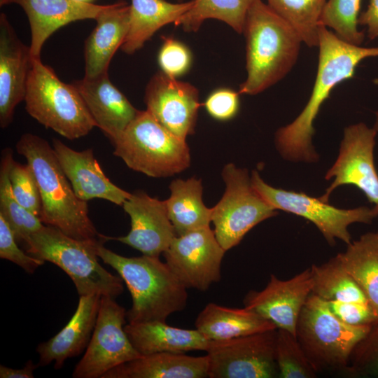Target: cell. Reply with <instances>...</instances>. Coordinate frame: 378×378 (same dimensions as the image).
I'll return each mask as SVG.
<instances>
[{"instance_id": "obj_43", "label": "cell", "mask_w": 378, "mask_h": 378, "mask_svg": "<svg viewBox=\"0 0 378 378\" xmlns=\"http://www.w3.org/2000/svg\"><path fill=\"white\" fill-rule=\"evenodd\" d=\"M39 367L34 363L32 360H29L24 366L20 369H13L5 365H0L1 378H33L34 371Z\"/></svg>"}, {"instance_id": "obj_15", "label": "cell", "mask_w": 378, "mask_h": 378, "mask_svg": "<svg viewBox=\"0 0 378 378\" xmlns=\"http://www.w3.org/2000/svg\"><path fill=\"white\" fill-rule=\"evenodd\" d=\"M144 102L146 111L176 136L186 140L195 132L200 103L192 84L158 72L148 83Z\"/></svg>"}, {"instance_id": "obj_30", "label": "cell", "mask_w": 378, "mask_h": 378, "mask_svg": "<svg viewBox=\"0 0 378 378\" xmlns=\"http://www.w3.org/2000/svg\"><path fill=\"white\" fill-rule=\"evenodd\" d=\"M310 270L313 282L312 294L326 301L369 302L337 255L320 265H312Z\"/></svg>"}, {"instance_id": "obj_3", "label": "cell", "mask_w": 378, "mask_h": 378, "mask_svg": "<svg viewBox=\"0 0 378 378\" xmlns=\"http://www.w3.org/2000/svg\"><path fill=\"white\" fill-rule=\"evenodd\" d=\"M16 150L26 158L35 174L41 200L39 218L42 223L77 239L101 238L89 217L87 202L76 195L48 142L25 133L18 141Z\"/></svg>"}, {"instance_id": "obj_34", "label": "cell", "mask_w": 378, "mask_h": 378, "mask_svg": "<svg viewBox=\"0 0 378 378\" xmlns=\"http://www.w3.org/2000/svg\"><path fill=\"white\" fill-rule=\"evenodd\" d=\"M361 0H326L320 24L332 29L341 40L360 46L365 34L358 29Z\"/></svg>"}, {"instance_id": "obj_28", "label": "cell", "mask_w": 378, "mask_h": 378, "mask_svg": "<svg viewBox=\"0 0 378 378\" xmlns=\"http://www.w3.org/2000/svg\"><path fill=\"white\" fill-rule=\"evenodd\" d=\"M201 179H175L169 185L170 196L164 200L169 218L176 236L209 227L212 208L202 200Z\"/></svg>"}, {"instance_id": "obj_42", "label": "cell", "mask_w": 378, "mask_h": 378, "mask_svg": "<svg viewBox=\"0 0 378 378\" xmlns=\"http://www.w3.org/2000/svg\"><path fill=\"white\" fill-rule=\"evenodd\" d=\"M358 24L366 27L370 39L378 37V0H369L367 9L358 18Z\"/></svg>"}, {"instance_id": "obj_12", "label": "cell", "mask_w": 378, "mask_h": 378, "mask_svg": "<svg viewBox=\"0 0 378 378\" xmlns=\"http://www.w3.org/2000/svg\"><path fill=\"white\" fill-rule=\"evenodd\" d=\"M126 313L115 298L101 297L92 335L83 356L74 368V378H102L115 367L141 356L125 331Z\"/></svg>"}, {"instance_id": "obj_9", "label": "cell", "mask_w": 378, "mask_h": 378, "mask_svg": "<svg viewBox=\"0 0 378 378\" xmlns=\"http://www.w3.org/2000/svg\"><path fill=\"white\" fill-rule=\"evenodd\" d=\"M221 174L225 190L212 208L211 223L218 241L227 251L253 227L278 212L253 188L247 169L229 163Z\"/></svg>"}, {"instance_id": "obj_25", "label": "cell", "mask_w": 378, "mask_h": 378, "mask_svg": "<svg viewBox=\"0 0 378 378\" xmlns=\"http://www.w3.org/2000/svg\"><path fill=\"white\" fill-rule=\"evenodd\" d=\"M124 329L132 346L141 356L161 352L206 351L209 343L197 329L176 328L160 321L128 323Z\"/></svg>"}, {"instance_id": "obj_31", "label": "cell", "mask_w": 378, "mask_h": 378, "mask_svg": "<svg viewBox=\"0 0 378 378\" xmlns=\"http://www.w3.org/2000/svg\"><path fill=\"white\" fill-rule=\"evenodd\" d=\"M255 0H194L192 7L174 23L185 31H197L209 19L224 22L242 33L247 12Z\"/></svg>"}, {"instance_id": "obj_11", "label": "cell", "mask_w": 378, "mask_h": 378, "mask_svg": "<svg viewBox=\"0 0 378 378\" xmlns=\"http://www.w3.org/2000/svg\"><path fill=\"white\" fill-rule=\"evenodd\" d=\"M277 328L225 340L209 341V378H273Z\"/></svg>"}, {"instance_id": "obj_21", "label": "cell", "mask_w": 378, "mask_h": 378, "mask_svg": "<svg viewBox=\"0 0 378 378\" xmlns=\"http://www.w3.org/2000/svg\"><path fill=\"white\" fill-rule=\"evenodd\" d=\"M97 127L114 141L139 110L111 83L108 74L74 81Z\"/></svg>"}, {"instance_id": "obj_46", "label": "cell", "mask_w": 378, "mask_h": 378, "mask_svg": "<svg viewBox=\"0 0 378 378\" xmlns=\"http://www.w3.org/2000/svg\"><path fill=\"white\" fill-rule=\"evenodd\" d=\"M177 1H178L181 2V1H183V0H177Z\"/></svg>"}, {"instance_id": "obj_29", "label": "cell", "mask_w": 378, "mask_h": 378, "mask_svg": "<svg viewBox=\"0 0 378 378\" xmlns=\"http://www.w3.org/2000/svg\"><path fill=\"white\" fill-rule=\"evenodd\" d=\"M378 318V232L362 234L337 255Z\"/></svg>"}, {"instance_id": "obj_22", "label": "cell", "mask_w": 378, "mask_h": 378, "mask_svg": "<svg viewBox=\"0 0 378 378\" xmlns=\"http://www.w3.org/2000/svg\"><path fill=\"white\" fill-rule=\"evenodd\" d=\"M100 295L79 297L77 308L66 326L49 340L36 347L39 367L55 361L59 370L68 358L80 355L88 346L96 323L101 300Z\"/></svg>"}, {"instance_id": "obj_38", "label": "cell", "mask_w": 378, "mask_h": 378, "mask_svg": "<svg viewBox=\"0 0 378 378\" xmlns=\"http://www.w3.org/2000/svg\"><path fill=\"white\" fill-rule=\"evenodd\" d=\"M158 61L162 72L177 78L189 70L192 64V54L183 43L173 37L162 36Z\"/></svg>"}, {"instance_id": "obj_2", "label": "cell", "mask_w": 378, "mask_h": 378, "mask_svg": "<svg viewBox=\"0 0 378 378\" xmlns=\"http://www.w3.org/2000/svg\"><path fill=\"white\" fill-rule=\"evenodd\" d=\"M242 33L247 76L239 92L257 94L289 73L302 41L296 31L262 0H255L249 8Z\"/></svg>"}, {"instance_id": "obj_27", "label": "cell", "mask_w": 378, "mask_h": 378, "mask_svg": "<svg viewBox=\"0 0 378 378\" xmlns=\"http://www.w3.org/2000/svg\"><path fill=\"white\" fill-rule=\"evenodd\" d=\"M194 0L171 3L165 0H132L130 27L121 46L128 55L134 54L162 27L175 22L189 10Z\"/></svg>"}, {"instance_id": "obj_32", "label": "cell", "mask_w": 378, "mask_h": 378, "mask_svg": "<svg viewBox=\"0 0 378 378\" xmlns=\"http://www.w3.org/2000/svg\"><path fill=\"white\" fill-rule=\"evenodd\" d=\"M10 148L2 150L0 166V215L9 225L18 243H25L44 224L40 218L29 211L15 199L8 177L13 159Z\"/></svg>"}, {"instance_id": "obj_45", "label": "cell", "mask_w": 378, "mask_h": 378, "mask_svg": "<svg viewBox=\"0 0 378 378\" xmlns=\"http://www.w3.org/2000/svg\"><path fill=\"white\" fill-rule=\"evenodd\" d=\"M78 1L84 2V3H92L94 0H77Z\"/></svg>"}, {"instance_id": "obj_5", "label": "cell", "mask_w": 378, "mask_h": 378, "mask_svg": "<svg viewBox=\"0 0 378 378\" xmlns=\"http://www.w3.org/2000/svg\"><path fill=\"white\" fill-rule=\"evenodd\" d=\"M106 241L103 234L98 239H77L43 225L24 244L29 255L62 269L74 282L79 296L115 298L124 290L122 280L105 270L98 260V245Z\"/></svg>"}, {"instance_id": "obj_20", "label": "cell", "mask_w": 378, "mask_h": 378, "mask_svg": "<svg viewBox=\"0 0 378 378\" xmlns=\"http://www.w3.org/2000/svg\"><path fill=\"white\" fill-rule=\"evenodd\" d=\"M52 148L76 195L81 200L104 199L122 206L131 193L112 183L95 159L93 150L77 151L57 139H52Z\"/></svg>"}, {"instance_id": "obj_37", "label": "cell", "mask_w": 378, "mask_h": 378, "mask_svg": "<svg viewBox=\"0 0 378 378\" xmlns=\"http://www.w3.org/2000/svg\"><path fill=\"white\" fill-rule=\"evenodd\" d=\"M344 372L351 377H378V323L356 344Z\"/></svg>"}, {"instance_id": "obj_41", "label": "cell", "mask_w": 378, "mask_h": 378, "mask_svg": "<svg viewBox=\"0 0 378 378\" xmlns=\"http://www.w3.org/2000/svg\"><path fill=\"white\" fill-rule=\"evenodd\" d=\"M207 113L214 119L226 121L233 118L239 108V92L230 88L213 91L204 103Z\"/></svg>"}, {"instance_id": "obj_23", "label": "cell", "mask_w": 378, "mask_h": 378, "mask_svg": "<svg viewBox=\"0 0 378 378\" xmlns=\"http://www.w3.org/2000/svg\"><path fill=\"white\" fill-rule=\"evenodd\" d=\"M130 10V5L120 0L109 4L95 19L96 26L85 43V78L108 73L113 56L127 35Z\"/></svg>"}, {"instance_id": "obj_16", "label": "cell", "mask_w": 378, "mask_h": 378, "mask_svg": "<svg viewBox=\"0 0 378 378\" xmlns=\"http://www.w3.org/2000/svg\"><path fill=\"white\" fill-rule=\"evenodd\" d=\"M310 267L291 279L281 280L271 274L261 290H251L244 299L245 307L271 321L277 328L295 335L300 312L312 293Z\"/></svg>"}, {"instance_id": "obj_8", "label": "cell", "mask_w": 378, "mask_h": 378, "mask_svg": "<svg viewBox=\"0 0 378 378\" xmlns=\"http://www.w3.org/2000/svg\"><path fill=\"white\" fill-rule=\"evenodd\" d=\"M371 327L345 323L326 300L311 293L300 312L295 337L317 372L345 371L354 348Z\"/></svg>"}, {"instance_id": "obj_36", "label": "cell", "mask_w": 378, "mask_h": 378, "mask_svg": "<svg viewBox=\"0 0 378 378\" xmlns=\"http://www.w3.org/2000/svg\"><path fill=\"white\" fill-rule=\"evenodd\" d=\"M8 177L15 199L29 211L39 217L41 200L33 169L27 164L10 161Z\"/></svg>"}, {"instance_id": "obj_4", "label": "cell", "mask_w": 378, "mask_h": 378, "mask_svg": "<svg viewBox=\"0 0 378 378\" xmlns=\"http://www.w3.org/2000/svg\"><path fill=\"white\" fill-rule=\"evenodd\" d=\"M98 245L97 254L125 283L132 297L126 313L129 323L152 321L166 322L172 314L185 309L187 288L159 257H125Z\"/></svg>"}, {"instance_id": "obj_19", "label": "cell", "mask_w": 378, "mask_h": 378, "mask_svg": "<svg viewBox=\"0 0 378 378\" xmlns=\"http://www.w3.org/2000/svg\"><path fill=\"white\" fill-rule=\"evenodd\" d=\"M11 4L20 6L28 18L34 59H41L44 43L56 30L75 21L95 20L109 5L77 0H0L1 6Z\"/></svg>"}, {"instance_id": "obj_7", "label": "cell", "mask_w": 378, "mask_h": 378, "mask_svg": "<svg viewBox=\"0 0 378 378\" xmlns=\"http://www.w3.org/2000/svg\"><path fill=\"white\" fill-rule=\"evenodd\" d=\"M113 144V154L129 168L150 177H169L190 164L186 140L164 127L146 110L139 111Z\"/></svg>"}, {"instance_id": "obj_35", "label": "cell", "mask_w": 378, "mask_h": 378, "mask_svg": "<svg viewBox=\"0 0 378 378\" xmlns=\"http://www.w3.org/2000/svg\"><path fill=\"white\" fill-rule=\"evenodd\" d=\"M276 362L280 378H313L318 373L295 335L284 329L277 328Z\"/></svg>"}, {"instance_id": "obj_40", "label": "cell", "mask_w": 378, "mask_h": 378, "mask_svg": "<svg viewBox=\"0 0 378 378\" xmlns=\"http://www.w3.org/2000/svg\"><path fill=\"white\" fill-rule=\"evenodd\" d=\"M332 312L342 321L354 326H372L378 323L369 302L327 301Z\"/></svg>"}, {"instance_id": "obj_10", "label": "cell", "mask_w": 378, "mask_h": 378, "mask_svg": "<svg viewBox=\"0 0 378 378\" xmlns=\"http://www.w3.org/2000/svg\"><path fill=\"white\" fill-rule=\"evenodd\" d=\"M251 181L253 188L276 210H282L301 216L316 225L330 244L338 239L349 244L351 234L348 227L354 223L370 224L378 216V206H359L343 209L337 208L302 192L286 190L265 183L255 170Z\"/></svg>"}, {"instance_id": "obj_24", "label": "cell", "mask_w": 378, "mask_h": 378, "mask_svg": "<svg viewBox=\"0 0 378 378\" xmlns=\"http://www.w3.org/2000/svg\"><path fill=\"white\" fill-rule=\"evenodd\" d=\"M208 358L161 352L142 355L108 371L102 378L209 377Z\"/></svg>"}, {"instance_id": "obj_33", "label": "cell", "mask_w": 378, "mask_h": 378, "mask_svg": "<svg viewBox=\"0 0 378 378\" xmlns=\"http://www.w3.org/2000/svg\"><path fill=\"white\" fill-rule=\"evenodd\" d=\"M326 2V0H267L269 6L310 48L318 46L320 18Z\"/></svg>"}, {"instance_id": "obj_1", "label": "cell", "mask_w": 378, "mask_h": 378, "mask_svg": "<svg viewBox=\"0 0 378 378\" xmlns=\"http://www.w3.org/2000/svg\"><path fill=\"white\" fill-rule=\"evenodd\" d=\"M318 61L314 87L309 99L299 115L290 124L280 127L275 134V145L286 160L314 162L318 160L312 145L314 122L321 105L333 88L354 76L358 64L365 58L378 57V47L365 48L348 43L326 27L318 28Z\"/></svg>"}, {"instance_id": "obj_17", "label": "cell", "mask_w": 378, "mask_h": 378, "mask_svg": "<svg viewBox=\"0 0 378 378\" xmlns=\"http://www.w3.org/2000/svg\"><path fill=\"white\" fill-rule=\"evenodd\" d=\"M122 206L130 216V231L122 237L106 236V240H117L139 251L143 255L159 257L176 236L164 200L138 191L131 194Z\"/></svg>"}, {"instance_id": "obj_18", "label": "cell", "mask_w": 378, "mask_h": 378, "mask_svg": "<svg viewBox=\"0 0 378 378\" xmlns=\"http://www.w3.org/2000/svg\"><path fill=\"white\" fill-rule=\"evenodd\" d=\"M33 57L5 13L0 15V126L8 127L17 105L24 99Z\"/></svg>"}, {"instance_id": "obj_26", "label": "cell", "mask_w": 378, "mask_h": 378, "mask_svg": "<svg viewBox=\"0 0 378 378\" xmlns=\"http://www.w3.org/2000/svg\"><path fill=\"white\" fill-rule=\"evenodd\" d=\"M195 326L207 340H225L277 328L246 307L230 308L210 302L198 314Z\"/></svg>"}, {"instance_id": "obj_13", "label": "cell", "mask_w": 378, "mask_h": 378, "mask_svg": "<svg viewBox=\"0 0 378 378\" xmlns=\"http://www.w3.org/2000/svg\"><path fill=\"white\" fill-rule=\"evenodd\" d=\"M225 251L209 226L176 236L163 255L172 272L187 289L204 292L220 280Z\"/></svg>"}, {"instance_id": "obj_39", "label": "cell", "mask_w": 378, "mask_h": 378, "mask_svg": "<svg viewBox=\"0 0 378 378\" xmlns=\"http://www.w3.org/2000/svg\"><path fill=\"white\" fill-rule=\"evenodd\" d=\"M0 258L9 260L29 274H33L45 261L24 252L18 245L13 231L0 215Z\"/></svg>"}, {"instance_id": "obj_14", "label": "cell", "mask_w": 378, "mask_h": 378, "mask_svg": "<svg viewBox=\"0 0 378 378\" xmlns=\"http://www.w3.org/2000/svg\"><path fill=\"white\" fill-rule=\"evenodd\" d=\"M377 132L363 122L346 127L338 156L325 178L333 181L319 198L328 202L340 186L352 185L360 190L370 203L378 206V174L374 161Z\"/></svg>"}, {"instance_id": "obj_44", "label": "cell", "mask_w": 378, "mask_h": 378, "mask_svg": "<svg viewBox=\"0 0 378 378\" xmlns=\"http://www.w3.org/2000/svg\"><path fill=\"white\" fill-rule=\"evenodd\" d=\"M373 128L378 132V111L375 113V122Z\"/></svg>"}, {"instance_id": "obj_6", "label": "cell", "mask_w": 378, "mask_h": 378, "mask_svg": "<svg viewBox=\"0 0 378 378\" xmlns=\"http://www.w3.org/2000/svg\"><path fill=\"white\" fill-rule=\"evenodd\" d=\"M24 101L32 118L67 139L84 136L97 127L77 88L62 82L41 59H33Z\"/></svg>"}]
</instances>
